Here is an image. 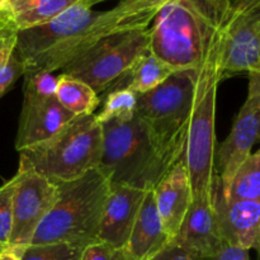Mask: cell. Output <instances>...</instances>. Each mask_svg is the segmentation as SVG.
Masks as SVG:
<instances>
[{
  "instance_id": "obj_25",
  "label": "cell",
  "mask_w": 260,
  "mask_h": 260,
  "mask_svg": "<svg viewBox=\"0 0 260 260\" xmlns=\"http://www.w3.org/2000/svg\"><path fill=\"white\" fill-rule=\"evenodd\" d=\"M15 38L17 35L8 41L0 50V98L5 91L18 80L24 76L25 66L15 53Z\"/></svg>"
},
{
  "instance_id": "obj_18",
  "label": "cell",
  "mask_w": 260,
  "mask_h": 260,
  "mask_svg": "<svg viewBox=\"0 0 260 260\" xmlns=\"http://www.w3.org/2000/svg\"><path fill=\"white\" fill-rule=\"evenodd\" d=\"M174 71V69L149 51L132 66L131 70L123 78L119 79L107 91L114 89H128L136 95H141L164 83Z\"/></svg>"
},
{
  "instance_id": "obj_30",
  "label": "cell",
  "mask_w": 260,
  "mask_h": 260,
  "mask_svg": "<svg viewBox=\"0 0 260 260\" xmlns=\"http://www.w3.org/2000/svg\"><path fill=\"white\" fill-rule=\"evenodd\" d=\"M203 260H250V254L246 249L226 244L217 254L203 258Z\"/></svg>"
},
{
  "instance_id": "obj_8",
  "label": "cell",
  "mask_w": 260,
  "mask_h": 260,
  "mask_svg": "<svg viewBox=\"0 0 260 260\" xmlns=\"http://www.w3.org/2000/svg\"><path fill=\"white\" fill-rule=\"evenodd\" d=\"M149 28L117 32L96 41L61 70L104 94L150 51Z\"/></svg>"
},
{
  "instance_id": "obj_21",
  "label": "cell",
  "mask_w": 260,
  "mask_h": 260,
  "mask_svg": "<svg viewBox=\"0 0 260 260\" xmlns=\"http://www.w3.org/2000/svg\"><path fill=\"white\" fill-rule=\"evenodd\" d=\"M222 192L229 200L260 202V151L251 152L239 165Z\"/></svg>"
},
{
  "instance_id": "obj_3",
  "label": "cell",
  "mask_w": 260,
  "mask_h": 260,
  "mask_svg": "<svg viewBox=\"0 0 260 260\" xmlns=\"http://www.w3.org/2000/svg\"><path fill=\"white\" fill-rule=\"evenodd\" d=\"M101 124L103 146L99 167L111 185L154 189L178 161L160 146L136 112L128 119H109Z\"/></svg>"
},
{
  "instance_id": "obj_12",
  "label": "cell",
  "mask_w": 260,
  "mask_h": 260,
  "mask_svg": "<svg viewBox=\"0 0 260 260\" xmlns=\"http://www.w3.org/2000/svg\"><path fill=\"white\" fill-rule=\"evenodd\" d=\"M211 196L225 244L249 251L254 249L260 258V202L226 198L217 174L213 179Z\"/></svg>"
},
{
  "instance_id": "obj_27",
  "label": "cell",
  "mask_w": 260,
  "mask_h": 260,
  "mask_svg": "<svg viewBox=\"0 0 260 260\" xmlns=\"http://www.w3.org/2000/svg\"><path fill=\"white\" fill-rule=\"evenodd\" d=\"M80 260H127V255L124 248H116L98 240L85 246Z\"/></svg>"
},
{
  "instance_id": "obj_16",
  "label": "cell",
  "mask_w": 260,
  "mask_h": 260,
  "mask_svg": "<svg viewBox=\"0 0 260 260\" xmlns=\"http://www.w3.org/2000/svg\"><path fill=\"white\" fill-rule=\"evenodd\" d=\"M154 200L164 230L172 241L193 201L192 185L182 157L154 188Z\"/></svg>"
},
{
  "instance_id": "obj_33",
  "label": "cell",
  "mask_w": 260,
  "mask_h": 260,
  "mask_svg": "<svg viewBox=\"0 0 260 260\" xmlns=\"http://www.w3.org/2000/svg\"><path fill=\"white\" fill-rule=\"evenodd\" d=\"M0 260H19V258H18L14 251L7 249V250H3L0 253Z\"/></svg>"
},
{
  "instance_id": "obj_5",
  "label": "cell",
  "mask_w": 260,
  "mask_h": 260,
  "mask_svg": "<svg viewBox=\"0 0 260 260\" xmlns=\"http://www.w3.org/2000/svg\"><path fill=\"white\" fill-rule=\"evenodd\" d=\"M103 146L95 114L76 116L46 141L19 151V169H28L56 184L78 179L99 167Z\"/></svg>"
},
{
  "instance_id": "obj_6",
  "label": "cell",
  "mask_w": 260,
  "mask_h": 260,
  "mask_svg": "<svg viewBox=\"0 0 260 260\" xmlns=\"http://www.w3.org/2000/svg\"><path fill=\"white\" fill-rule=\"evenodd\" d=\"M217 50L201 68L182 160L192 185L193 198L212 192L216 162V102L221 83Z\"/></svg>"
},
{
  "instance_id": "obj_4",
  "label": "cell",
  "mask_w": 260,
  "mask_h": 260,
  "mask_svg": "<svg viewBox=\"0 0 260 260\" xmlns=\"http://www.w3.org/2000/svg\"><path fill=\"white\" fill-rule=\"evenodd\" d=\"M109 190L111 180L101 167L93 168L78 179L60 183L57 201L38 226L30 244L89 245L98 241Z\"/></svg>"
},
{
  "instance_id": "obj_31",
  "label": "cell",
  "mask_w": 260,
  "mask_h": 260,
  "mask_svg": "<svg viewBox=\"0 0 260 260\" xmlns=\"http://www.w3.org/2000/svg\"><path fill=\"white\" fill-rule=\"evenodd\" d=\"M231 2H233L235 14H240V13L246 12V10L253 9L254 7L260 4V0H231Z\"/></svg>"
},
{
  "instance_id": "obj_23",
  "label": "cell",
  "mask_w": 260,
  "mask_h": 260,
  "mask_svg": "<svg viewBox=\"0 0 260 260\" xmlns=\"http://www.w3.org/2000/svg\"><path fill=\"white\" fill-rule=\"evenodd\" d=\"M86 245L74 243H50L10 249L19 260H80Z\"/></svg>"
},
{
  "instance_id": "obj_14",
  "label": "cell",
  "mask_w": 260,
  "mask_h": 260,
  "mask_svg": "<svg viewBox=\"0 0 260 260\" xmlns=\"http://www.w3.org/2000/svg\"><path fill=\"white\" fill-rule=\"evenodd\" d=\"M170 243L202 259L215 255L226 245L218 229L211 193L193 198L182 226Z\"/></svg>"
},
{
  "instance_id": "obj_35",
  "label": "cell",
  "mask_w": 260,
  "mask_h": 260,
  "mask_svg": "<svg viewBox=\"0 0 260 260\" xmlns=\"http://www.w3.org/2000/svg\"><path fill=\"white\" fill-rule=\"evenodd\" d=\"M259 151H260V149H259Z\"/></svg>"
},
{
  "instance_id": "obj_19",
  "label": "cell",
  "mask_w": 260,
  "mask_h": 260,
  "mask_svg": "<svg viewBox=\"0 0 260 260\" xmlns=\"http://www.w3.org/2000/svg\"><path fill=\"white\" fill-rule=\"evenodd\" d=\"M55 95L61 106L75 117L94 114L101 104V96L88 84L65 74L57 76Z\"/></svg>"
},
{
  "instance_id": "obj_28",
  "label": "cell",
  "mask_w": 260,
  "mask_h": 260,
  "mask_svg": "<svg viewBox=\"0 0 260 260\" xmlns=\"http://www.w3.org/2000/svg\"><path fill=\"white\" fill-rule=\"evenodd\" d=\"M57 76L52 73H37L24 75V88L41 95H55Z\"/></svg>"
},
{
  "instance_id": "obj_2",
  "label": "cell",
  "mask_w": 260,
  "mask_h": 260,
  "mask_svg": "<svg viewBox=\"0 0 260 260\" xmlns=\"http://www.w3.org/2000/svg\"><path fill=\"white\" fill-rule=\"evenodd\" d=\"M112 33L117 30L108 10H94L79 0L50 22L18 30L14 51L24 75L53 73Z\"/></svg>"
},
{
  "instance_id": "obj_20",
  "label": "cell",
  "mask_w": 260,
  "mask_h": 260,
  "mask_svg": "<svg viewBox=\"0 0 260 260\" xmlns=\"http://www.w3.org/2000/svg\"><path fill=\"white\" fill-rule=\"evenodd\" d=\"M170 0H121L109 9L118 32L146 29L159 10Z\"/></svg>"
},
{
  "instance_id": "obj_15",
  "label": "cell",
  "mask_w": 260,
  "mask_h": 260,
  "mask_svg": "<svg viewBox=\"0 0 260 260\" xmlns=\"http://www.w3.org/2000/svg\"><path fill=\"white\" fill-rule=\"evenodd\" d=\"M146 192L127 185H111L99 228V241L126 248Z\"/></svg>"
},
{
  "instance_id": "obj_9",
  "label": "cell",
  "mask_w": 260,
  "mask_h": 260,
  "mask_svg": "<svg viewBox=\"0 0 260 260\" xmlns=\"http://www.w3.org/2000/svg\"><path fill=\"white\" fill-rule=\"evenodd\" d=\"M13 180V228L8 249L29 245L58 196V184L32 170L18 168Z\"/></svg>"
},
{
  "instance_id": "obj_7",
  "label": "cell",
  "mask_w": 260,
  "mask_h": 260,
  "mask_svg": "<svg viewBox=\"0 0 260 260\" xmlns=\"http://www.w3.org/2000/svg\"><path fill=\"white\" fill-rule=\"evenodd\" d=\"M200 70L174 71L159 86L137 95L136 114L174 160L183 155Z\"/></svg>"
},
{
  "instance_id": "obj_1",
  "label": "cell",
  "mask_w": 260,
  "mask_h": 260,
  "mask_svg": "<svg viewBox=\"0 0 260 260\" xmlns=\"http://www.w3.org/2000/svg\"><path fill=\"white\" fill-rule=\"evenodd\" d=\"M234 14L231 0H170L149 27L150 52L175 71L202 68Z\"/></svg>"
},
{
  "instance_id": "obj_22",
  "label": "cell",
  "mask_w": 260,
  "mask_h": 260,
  "mask_svg": "<svg viewBox=\"0 0 260 260\" xmlns=\"http://www.w3.org/2000/svg\"><path fill=\"white\" fill-rule=\"evenodd\" d=\"M79 0H36L12 12L18 30L41 25L60 15Z\"/></svg>"
},
{
  "instance_id": "obj_32",
  "label": "cell",
  "mask_w": 260,
  "mask_h": 260,
  "mask_svg": "<svg viewBox=\"0 0 260 260\" xmlns=\"http://www.w3.org/2000/svg\"><path fill=\"white\" fill-rule=\"evenodd\" d=\"M32 2H36V0H9V2H8V10H9L10 13L15 12V10L19 9L20 7Z\"/></svg>"
},
{
  "instance_id": "obj_36",
  "label": "cell",
  "mask_w": 260,
  "mask_h": 260,
  "mask_svg": "<svg viewBox=\"0 0 260 260\" xmlns=\"http://www.w3.org/2000/svg\"><path fill=\"white\" fill-rule=\"evenodd\" d=\"M259 260H260V258H259Z\"/></svg>"
},
{
  "instance_id": "obj_11",
  "label": "cell",
  "mask_w": 260,
  "mask_h": 260,
  "mask_svg": "<svg viewBox=\"0 0 260 260\" xmlns=\"http://www.w3.org/2000/svg\"><path fill=\"white\" fill-rule=\"evenodd\" d=\"M248 95L239 111L233 128L216 152L218 177L222 188L229 184L239 165L260 142V75L250 74Z\"/></svg>"
},
{
  "instance_id": "obj_29",
  "label": "cell",
  "mask_w": 260,
  "mask_h": 260,
  "mask_svg": "<svg viewBox=\"0 0 260 260\" xmlns=\"http://www.w3.org/2000/svg\"><path fill=\"white\" fill-rule=\"evenodd\" d=\"M149 260H203V259L188 253L187 250L182 249L180 246L175 245V244L169 243L164 249H161L159 253L155 254V255Z\"/></svg>"
},
{
  "instance_id": "obj_24",
  "label": "cell",
  "mask_w": 260,
  "mask_h": 260,
  "mask_svg": "<svg viewBox=\"0 0 260 260\" xmlns=\"http://www.w3.org/2000/svg\"><path fill=\"white\" fill-rule=\"evenodd\" d=\"M103 107L101 112L95 114L99 123L109 119H128L136 112L137 95L128 89H114L107 91Z\"/></svg>"
},
{
  "instance_id": "obj_17",
  "label": "cell",
  "mask_w": 260,
  "mask_h": 260,
  "mask_svg": "<svg viewBox=\"0 0 260 260\" xmlns=\"http://www.w3.org/2000/svg\"><path fill=\"white\" fill-rule=\"evenodd\" d=\"M170 243L157 213L154 189L145 194L126 248L127 260H149Z\"/></svg>"
},
{
  "instance_id": "obj_13",
  "label": "cell",
  "mask_w": 260,
  "mask_h": 260,
  "mask_svg": "<svg viewBox=\"0 0 260 260\" xmlns=\"http://www.w3.org/2000/svg\"><path fill=\"white\" fill-rule=\"evenodd\" d=\"M56 95H41L23 89V106L18 123L15 149H28L46 141L74 118Z\"/></svg>"
},
{
  "instance_id": "obj_34",
  "label": "cell",
  "mask_w": 260,
  "mask_h": 260,
  "mask_svg": "<svg viewBox=\"0 0 260 260\" xmlns=\"http://www.w3.org/2000/svg\"><path fill=\"white\" fill-rule=\"evenodd\" d=\"M81 2H84L86 5L93 8L95 4H98V3H102V2H106V0H81Z\"/></svg>"
},
{
  "instance_id": "obj_26",
  "label": "cell",
  "mask_w": 260,
  "mask_h": 260,
  "mask_svg": "<svg viewBox=\"0 0 260 260\" xmlns=\"http://www.w3.org/2000/svg\"><path fill=\"white\" fill-rule=\"evenodd\" d=\"M13 178L0 185V253L9 248L13 228Z\"/></svg>"
},
{
  "instance_id": "obj_10",
  "label": "cell",
  "mask_w": 260,
  "mask_h": 260,
  "mask_svg": "<svg viewBox=\"0 0 260 260\" xmlns=\"http://www.w3.org/2000/svg\"><path fill=\"white\" fill-rule=\"evenodd\" d=\"M221 81L238 74L260 75V4L234 14L218 50Z\"/></svg>"
}]
</instances>
